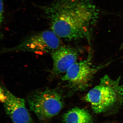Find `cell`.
I'll use <instances>...</instances> for the list:
<instances>
[{
    "label": "cell",
    "mask_w": 123,
    "mask_h": 123,
    "mask_svg": "<svg viewBox=\"0 0 123 123\" xmlns=\"http://www.w3.org/2000/svg\"><path fill=\"white\" fill-rule=\"evenodd\" d=\"M44 9L52 31L69 41L88 39L99 16L91 0H56Z\"/></svg>",
    "instance_id": "6da1fadb"
},
{
    "label": "cell",
    "mask_w": 123,
    "mask_h": 123,
    "mask_svg": "<svg viewBox=\"0 0 123 123\" xmlns=\"http://www.w3.org/2000/svg\"><path fill=\"white\" fill-rule=\"evenodd\" d=\"M120 79H113L108 75H104L99 84L86 95L85 100L90 104L95 113H105L123 102V88Z\"/></svg>",
    "instance_id": "7a4b0ae2"
},
{
    "label": "cell",
    "mask_w": 123,
    "mask_h": 123,
    "mask_svg": "<svg viewBox=\"0 0 123 123\" xmlns=\"http://www.w3.org/2000/svg\"><path fill=\"white\" fill-rule=\"evenodd\" d=\"M27 100L31 110L43 120L56 116L64 107L62 95L57 89L37 91L31 94Z\"/></svg>",
    "instance_id": "3957f363"
},
{
    "label": "cell",
    "mask_w": 123,
    "mask_h": 123,
    "mask_svg": "<svg viewBox=\"0 0 123 123\" xmlns=\"http://www.w3.org/2000/svg\"><path fill=\"white\" fill-rule=\"evenodd\" d=\"M63 45L60 38L52 30H47L31 35L13 47L3 48L1 53L30 52L50 53Z\"/></svg>",
    "instance_id": "277c9868"
},
{
    "label": "cell",
    "mask_w": 123,
    "mask_h": 123,
    "mask_svg": "<svg viewBox=\"0 0 123 123\" xmlns=\"http://www.w3.org/2000/svg\"><path fill=\"white\" fill-rule=\"evenodd\" d=\"M106 65L94 66L89 59L76 62L69 68L61 79L73 90H84L91 84L96 74Z\"/></svg>",
    "instance_id": "5b68a950"
},
{
    "label": "cell",
    "mask_w": 123,
    "mask_h": 123,
    "mask_svg": "<svg viewBox=\"0 0 123 123\" xmlns=\"http://www.w3.org/2000/svg\"><path fill=\"white\" fill-rule=\"evenodd\" d=\"M1 95L5 110L13 123H33L24 99L15 96L3 87H1Z\"/></svg>",
    "instance_id": "8992f818"
},
{
    "label": "cell",
    "mask_w": 123,
    "mask_h": 123,
    "mask_svg": "<svg viewBox=\"0 0 123 123\" xmlns=\"http://www.w3.org/2000/svg\"><path fill=\"white\" fill-rule=\"evenodd\" d=\"M80 51L78 49L63 45L50 53L53 62L52 73L55 75L65 73L76 62Z\"/></svg>",
    "instance_id": "52a82bcc"
},
{
    "label": "cell",
    "mask_w": 123,
    "mask_h": 123,
    "mask_svg": "<svg viewBox=\"0 0 123 123\" xmlns=\"http://www.w3.org/2000/svg\"><path fill=\"white\" fill-rule=\"evenodd\" d=\"M62 119L64 123H93L92 115L88 111L78 107L69 111Z\"/></svg>",
    "instance_id": "ba28073f"
},
{
    "label": "cell",
    "mask_w": 123,
    "mask_h": 123,
    "mask_svg": "<svg viewBox=\"0 0 123 123\" xmlns=\"http://www.w3.org/2000/svg\"><path fill=\"white\" fill-rule=\"evenodd\" d=\"M4 6L2 0H0V23L2 22L3 16Z\"/></svg>",
    "instance_id": "9c48e42d"
},
{
    "label": "cell",
    "mask_w": 123,
    "mask_h": 123,
    "mask_svg": "<svg viewBox=\"0 0 123 123\" xmlns=\"http://www.w3.org/2000/svg\"></svg>",
    "instance_id": "30bf717a"
}]
</instances>
